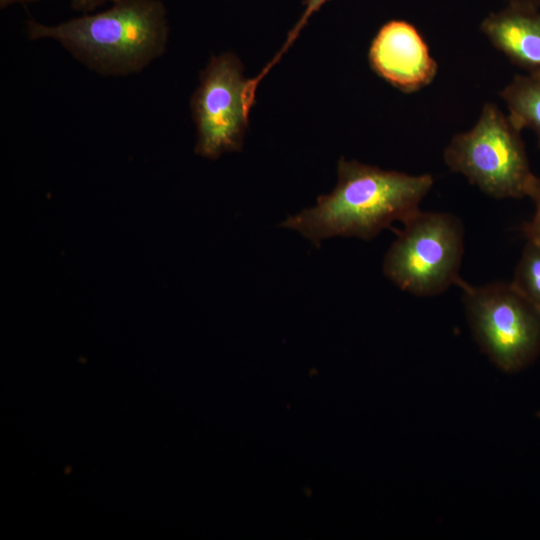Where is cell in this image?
<instances>
[{"mask_svg":"<svg viewBox=\"0 0 540 540\" xmlns=\"http://www.w3.org/2000/svg\"><path fill=\"white\" fill-rule=\"evenodd\" d=\"M257 87L254 78H245L243 65L233 53L210 59L190 103L197 155L217 159L242 149Z\"/></svg>","mask_w":540,"mask_h":540,"instance_id":"obj_6","label":"cell"},{"mask_svg":"<svg viewBox=\"0 0 540 540\" xmlns=\"http://www.w3.org/2000/svg\"><path fill=\"white\" fill-rule=\"evenodd\" d=\"M368 58L380 77L405 93L429 85L438 70L420 32L404 20H390L381 26Z\"/></svg>","mask_w":540,"mask_h":540,"instance_id":"obj_7","label":"cell"},{"mask_svg":"<svg viewBox=\"0 0 540 540\" xmlns=\"http://www.w3.org/2000/svg\"><path fill=\"white\" fill-rule=\"evenodd\" d=\"M508 118L521 131L532 129L540 146V72L516 76L501 92Z\"/></svg>","mask_w":540,"mask_h":540,"instance_id":"obj_9","label":"cell"},{"mask_svg":"<svg viewBox=\"0 0 540 540\" xmlns=\"http://www.w3.org/2000/svg\"><path fill=\"white\" fill-rule=\"evenodd\" d=\"M471 332L501 371L517 373L540 355V310L512 283L458 285Z\"/></svg>","mask_w":540,"mask_h":540,"instance_id":"obj_5","label":"cell"},{"mask_svg":"<svg viewBox=\"0 0 540 540\" xmlns=\"http://www.w3.org/2000/svg\"><path fill=\"white\" fill-rule=\"evenodd\" d=\"M328 1L329 0H305L304 2L305 8L303 10V13L301 14L296 24L291 29V31L289 32L287 40L285 41L282 49L276 54V56L272 59V61L262 70V72L259 74L260 77L263 78L267 74V72L273 67V65L277 63V61L281 58L284 52H286V50L298 37L299 33L307 24L310 17L314 13L319 11V9Z\"/></svg>","mask_w":540,"mask_h":540,"instance_id":"obj_11","label":"cell"},{"mask_svg":"<svg viewBox=\"0 0 540 540\" xmlns=\"http://www.w3.org/2000/svg\"><path fill=\"white\" fill-rule=\"evenodd\" d=\"M454 172L495 198L529 196L536 180L520 131L499 108L487 103L475 125L455 135L444 151Z\"/></svg>","mask_w":540,"mask_h":540,"instance_id":"obj_4","label":"cell"},{"mask_svg":"<svg viewBox=\"0 0 540 540\" xmlns=\"http://www.w3.org/2000/svg\"><path fill=\"white\" fill-rule=\"evenodd\" d=\"M113 1L115 0H71V6L74 10L87 14L101 5Z\"/></svg>","mask_w":540,"mask_h":540,"instance_id":"obj_13","label":"cell"},{"mask_svg":"<svg viewBox=\"0 0 540 540\" xmlns=\"http://www.w3.org/2000/svg\"><path fill=\"white\" fill-rule=\"evenodd\" d=\"M509 4L526 6L537 9L540 6V0H508Z\"/></svg>","mask_w":540,"mask_h":540,"instance_id":"obj_14","label":"cell"},{"mask_svg":"<svg viewBox=\"0 0 540 540\" xmlns=\"http://www.w3.org/2000/svg\"><path fill=\"white\" fill-rule=\"evenodd\" d=\"M338 181L316 204L289 216L279 227L294 230L319 247L332 237L375 238L419 209L433 185L429 174L409 175L341 157Z\"/></svg>","mask_w":540,"mask_h":540,"instance_id":"obj_1","label":"cell"},{"mask_svg":"<svg viewBox=\"0 0 540 540\" xmlns=\"http://www.w3.org/2000/svg\"><path fill=\"white\" fill-rule=\"evenodd\" d=\"M512 285L540 310V244L528 240Z\"/></svg>","mask_w":540,"mask_h":540,"instance_id":"obj_10","label":"cell"},{"mask_svg":"<svg viewBox=\"0 0 540 540\" xmlns=\"http://www.w3.org/2000/svg\"><path fill=\"white\" fill-rule=\"evenodd\" d=\"M403 225L384 256V275L401 290L422 297L459 285L462 222L450 213L419 210Z\"/></svg>","mask_w":540,"mask_h":540,"instance_id":"obj_3","label":"cell"},{"mask_svg":"<svg viewBox=\"0 0 540 540\" xmlns=\"http://www.w3.org/2000/svg\"><path fill=\"white\" fill-rule=\"evenodd\" d=\"M166 15L160 0H115L105 11L57 25L28 20L27 36L56 40L97 73L126 76L164 53L169 32Z\"/></svg>","mask_w":540,"mask_h":540,"instance_id":"obj_2","label":"cell"},{"mask_svg":"<svg viewBox=\"0 0 540 540\" xmlns=\"http://www.w3.org/2000/svg\"><path fill=\"white\" fill-rule=\"evenodd\" d=\"M481 30L511 61L530 73L540 72V13L537 9L509 4L488 15Z\"/></svg>","mask_w":540,"mask_h":540,"instance_id":"obj_8","label":"cell"},{"mask_svg":"<svg viewBox=\"0 0 540 540\" xmlns=\"http://www.w3.org/2000/svg\"><path fill=\"white\" fill-rule=\"evenodd\" d=\"M35 1H38V0H0V7L1 9H4L7 6L15 4V3L24 4V3H31Z\"/></svg>","mask_w":540,"mask_h":540,"instance_id":"obj_15","label":"cell"},{"mask_svg":"<svg viewBox=\"0 0 540 540\" xmlns=\"http://www.w3.org/2000/svg\"><path fill=\"white\" fill-rule=\"evenodd\" d=\"M529 197L535 204V213L531 221L523 226L527 240L540 244V178H536Z\"/></svg>","mask_w":540,"mask_h":540,"instance_id":"obj_12","label":"cell"}]
</instances>
